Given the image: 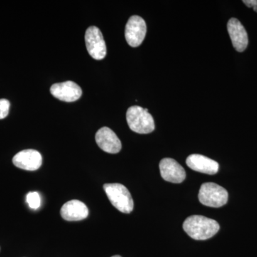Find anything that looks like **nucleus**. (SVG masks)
<instances>
[{
  "label": "nucleus",
  "instance_id": "nucleus-1",
  "mask_svg": "<svg viewBox=\"0 0 257 257\" xmlns=\"http://www.w3.org/2000/svg\"><path fill=\"white\" fill-rule=\"evenodd\" d=\"M219 228L217 221L201 215L189 216L183 224L185 232L195 240L209 239L219 231Z\"/></svg>",
  "mask_w": 257,
  "mask_h": 257
},
{
  "label": "nucleus",
  "instance_id": "nucleus-2",
  "mask_svg": "<svg viewBox=\"0 0 257 257\" xmlns=\"http://www.w3.org/2000/svg\"><path fill=\"white\" fill-rule=\"evenodd\" d=\"M126 121L130 130L138 134L151 133L155 130L153 117L148 109L140 106H133L126 111Z\"/></svg>",
  "mask_w": 257,
  "mask_h": 257
},
{
  "label": "nucleus",
  "instance_id": "nucleus-3",
  "mask_svg": "<svg viewBox=\"0 0 257 257\" xmlns=\"http://www.w3.org/2000/svg\"><path fill=\"white\" fill-rule=\"evenodd\" d=\"M111 204L124 214H130L134 209L131 194L126 187L121 184H105L103 187Z\"/></svg>",
  "mask_w": 257,
  "mask_h": 257
},
{
  "label": "nucleus",
  "instance_id": "nucleus-4",
  "mask_svg": "<svg viewBox=\"0 0 257 257\" xmlns=\"http://www.w3.org/2000/svg\"><path fill=\"white\" fill-rule=\"evenodd\" d=\"M228 197L229 195L226 189L212 182L203 184L199 189V202L207 207H222L227 202Z\"/></svg>",
  "mask_w": 257,
  "mask_h": 257
},
{
  "label": "nucleus",
  "instance_id": "nucleus-5",
  "mask_svg": "<svg viewBox=\"0 0 257 257\" xmlns=\"http://www.w3.org/2000/svg\"><path fill=\"white\" fill-rule=\"evenodd\" d=\"M84 39L89 55L94 60H103L106 55V46L100 30L95 26L89 27Z\"/></svg>",
  "mask_w": 257,
  "mask_h": 257
},
{
  "label": "nucleus",
  "instance_id": "nucleus-6",
  "mask_svg": "<svg viewBox=\"0 0 257 257\" xmlns=\"http://www.w3.org/2000/svg\"><path fill=\"white\" fill-rule=\"evenodd\" d=\"M147 33V25L141 17L134 15L128 19L125 28V38L128 45L138 47L143 43Z\"/></svg>",
  "mask_w": 257,
  "mask_h": 257
},
{
  "label": "nucleus",
  "instance_id": "nucleus-7",
  "mask_svg": "<svg viewBox=\"0 0 257 257\" xmlns=\"http://www.w3.org/2000/svg\"><path fill=\"white\" fill-rule=\"evenodd\" d=\"M50 92L57 99L67 102L78 100L82 94L81 87L72 81L53 84L50 88Z\"/></svg>",
  "mask_w": 257,
  "mask_h": 257
},
{
  "label": "nucleus",
  "instance_id": "nucleus-8",
  "mask_svg": "<svg viewBox=\"0 0 257 257\" xmlns=\"http://www.w3.org/2000/svg\"><path fill=\"white\" fill-rule=\"evenodd\" d=\"M160 170L162 178L172 183H182L186 178V172L177 161L165 158L161 161Z\"/></svg>",
  "mask_w": 257,
  "mask_h": 257
},
{
  "label": "nucleus",
  "instance_id": "nucleus-9",
  "mask_svg": "<svg viewBox=\"0 0 257 257\" xmlns=\"http://www.w3.org/2000/svg\"><path fill=\"white\" fill-rule=\"evenodd\" d=\"M96 143L103 151L109 154H117L121 151V141L111 128L102 127L95 135Z\"/></svg>",
  "mask_w": 257,
  "mask_h": 257
},
{
  "label": "nucleus",
  "instance_id": "nucleus-10",
  "mask_svg": "<svg viewBox=\"0 0 257 257\" xmlns=\"http://www.w3.org/2000/svg\"><path fill=\"white\" fill-rule=\"evenodd\" d=\"M13 164L18 168L27 171H35L41 167V154L35 150H25L17 154L13 160Z\"/></svg>",
  "mask_w": 257,
  "mask_h": 257
},
{
  "label": "nucleus",
  "instance_id": "nucleus-11",
  "mask_svg": "<svg viewBox=\"0 0 257 257\" xmlns=\"http://www.w3.org/2000/svg\"><path fill=\"white\" fill-rule=\"evenodd\" d=\"M227 30L233 47L239 52H242L248 46L247 32L239 20L236 18L230 19L227 24Z\"/></svg>",
  "mask_w": 257,
  "mask_h": 257
},
{
  "label": "nucleus",
  "instance_id": "nucleus-12",
  "mask_svg": "<svg viewBox=\"0 0 257 257\" xmlns=\"http://www.w3.org/2000/svg\"><path fill=\"white\" fill-rule=\"evenodd\" d=\"M186 163L192 170L207 175H216L219 171V164L216 161L197 154L187 157Z\"/></svg>",
  "mask_w": 257,
  "mask_h": 257
},
{
  "label": "nucleus",
  "instance_id": "nucleus-13",
  "mask_svg": "<svg viewBox=\"0 0 257 257\" xmlns=\"http://www.w3.org/2000/svg\"><path fill=\"white\" fill-rule=\"evenodd\" d=\"M60 214L64 220L80 221L86 219L89 215V209L85 204L81 201L74 199L66 202L62 206Z\"/></svg>",
  "mask_w": 257,
  "mask_h": 257
},
{
  "label": "nucleus",
  "instance_id": "nucleus-14",
  "mask_svg": "<svg viewBox=\"0 0 257 257\" xmlns=\"http://www.w3.org/2000/svg\"><path fill=\"white\" fill-rule=\"evenodd\" d=\"M26 201L28 202L29 207L32 209H37L41 206V198L40 194L37 192H31L28 193L27 195Z\"/></svg>",
  "mask_w": 257,
  "mask_h": 257
},
{
  "label": "nucleus",
  "instance_id": "nucleus-15",
  "mask_svg": "<svg viewBox=\"0 0 257 257\" xmlns=\"http://www.w3.org/2000/svg\"><path fill=\"white\" fill-rule=\"evenodd\" d=\"M10 103L8 99H0V119H5L9 114Z\"/></svg>",
  "mask_w": 257,
  "mask_h": 257
},
{
  "label": "nucleus",
  "instance_id": "nucleus-16",
  "mask_svg": "<svg viewBox=\"0 0 257 257\" xmlns=\"http://www.w3.org/2000/svg\"><path fill=\"white\" fill-rule=\"evenodd\" d=\"M243 3L248 8H253V10L257 13V0H243Z\"/></svg>",
  "mask_w": 257,
  "mask_h": 257
},
{
  "label": "nucleus",
  "instance_id": "nucleus-17",
  "mask_svg": "<svg viewBox=\"0 0 257 257\" xmlns=\"http://www.w3.org/2000/svg\"><path fill=\"white\" fill-rule=\"evenodd\" d=\"M111 257H121V256H119V255H115V256H113Z\"/></svg>",
  "mask_w": 257,
  "mask_h": 257
}]
</instances>
